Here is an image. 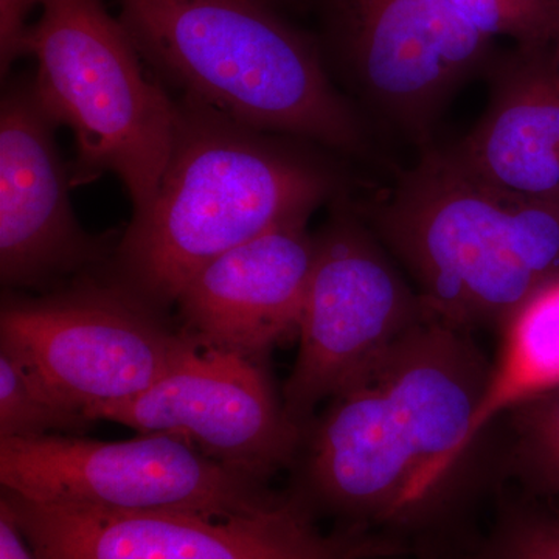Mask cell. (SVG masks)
I'll return each mask as SVG.
<instances>
[{
	"mask_svg": "<svg viewBox=\"0 0 559 559\" xmlns=\"http://www.w3.org/2000/svg\"><path fill=\"white\" fill-rule=\"evenodd\" d=\"M46 0H0V62L5 73L24 55V40L31 25L28 16Z\"/></svg>",
	"mask_w": 559,
	"mask_h": 559,
	"instance_id": "cell-20",
	"label": "cell"
},
{
	"mask_svg": "<svg viewBox=\"0 0 559 559\" xmlns=\"http://www.w3.org/2000/svg\"><path fill=\"white\" fill-rule=\"evenodd\" d=\"M0 484L31 502L106 511L234 516L278 502L266 481L164 432L127 441L73 433L0 439Z\"/></svg>",
	"mask_w": 559,
	"mask_h": 559,
	"instance_id": "cell-7",
	"label": "cell"
},
{
	"mask_svg": "<svg viewBox=\"0 0 559 559\" xmlns=\"http://www.w3.org/2000/svg\"><path fill=\"white\" fill-rule=\"evenodd\" d=\"M511 462L521 476L559 495V389L510 412Z\"/></svg>",
	"mask_w": 559,
	"mask_h": 559,
	"instance_id": "cell-17",
	"label": "cell"
},
{
	"mask_svg": "<svg viewBox=\"0 0 559 559\" xmlns=\"http://www.w3.org/2000/svg\"><path fill=\"white\" fill-rule=\"evenodd\" d=\"M481 35L509 36L521 49L543 50L554 40L559 0H452Z\"/></svg>",
	"mask_w": 559,
	"mask_h": 559,
	"instance_id": "cell-18",
	"label": "cell"
},
{
	"mask_svg": "<svg viewBox=\"0 0 559 559\" xmlns=\"http://www.w3.org/2000/svg\"><path fill=\"white\" fill-rule=\"evenodd\" d=\"M333 191L318 162L186 97L159 190L121 237L114 280L167 311L202 267L280 224L310 219Z\"/></svg>",
	"mask_w": 559,
	"mask_h": 559,
	"instance_id": "cell-2",
	"label": "cell"
},
{
	"mask_svg": "<svg viewBox=\"0 0 559 559\" xmlns=\"http://www.w3.org/2000/svg\"><path fill=\"white\" fill-rule=\"evenodd\" d=\"M24 55L38 62L33 91L47 116L75 135L72 187L112 173L148 212L167 170L179 103L143 72L138 47L102 0H46Z\"/></svg>",
	"mask_w": 559,
	"mask_h": 559,
	"instance_id": "cell-5",
	"label": "cell"
},
{
	"mask_svg": "<svg viewBox=\"0 0 559 559\" xmlns=\"http://www.w3.org/2000/svg\"><path fill=\"white\" fill-rule=\"evenodd\" d=\"M555 50L554 53H551V57H554L555 64H557V68L559 70V20H558V27L557 33H555Z\"/></svg>",
	"mask_w": 559,
	"mask_h": 559,
	"instance_id": "cell-22",
	"label": "cell"
},
{
	"mask_svg": "<svg viewBox=\"0 0 559 559\" xmlns=\"http://www.w3.org/2000/svg\"><path fill=\"white\" fill-rule=\"evenodd\" d=\"M429 316L369 234L345 216L334 219L316 238L299 355L282 393L286 414L305 432L319 404Z\"/></svg>",
	"mask_w": 559,
	"mask_h": 559,
	"instance_id": "cell-8",
	"label": "cell"
},
{
	"mask_svg": "<svg viewBox=\"0 0 559 559\" xmlns=\"http://www.w3.org/2000/svg\"><path fill=\"white\" fill-rule=\"evenodd\" d=\"M500 329L499 356L489 367L457 462L496 419L559 389V275L522 301Z\"/></svg>",
	"mask_w": 559,
	"mask_h": 559,
	"instance_id": "cell-15",
	"label": "cell"
},
{
	"mask_svg": "<svg viewBox=\"0 0 559 559\" xmlns=\"http://www.w3.org/2000/svg\"><path fill=\"white\" fill-rule=\"evenodd\" d=\"M373 221L432 318L502 325L559 275V204L492 186L450 150H429L374 205Z\"/></svg>",
	"mask_w": 559,
	"mask_h": 559,
	"instance_id": "cell-3",
	"label": "cell"
},
{
	"mask_svg": "<svg viewBox=\"0 0 559 559\" xmlns=\"http://www.w3.org/2000/svg\"><path fill=\"white\" fill-rule=\"evenodd\" d=\"M349 57L367 94L415 131L487 57L491 39L452 0H341Z\"/></svg>",
	"mask_w": 559,
	"mask_h": 559,
	"instance_id": "cell-12",
	"label": "cell"
},
{
	"mask_svg": "<svg viewBox=\"0 0 559 559\" xmlns=\"http://www.w3.org/2000/svg\"><path fill=\"white\" fill-rule=\"evenodd\" d=\"M307 224H280L202 267L175 305L191 340L261 360L297 336L316 255Z\"/></svg>",
	"mask_w": 559,
	"mask_h": 559,
	"instance_id": "cell-13",
	"label": "cell"
},
{
	"mask_svg": "<svg viewBox=\"0 0 559 559\" xmlns=\"http://www.w3.org/2000/svg\"><path fill=\"white\" fill-rule=\"evenodd\" d=\"M38 559H359L352 538L320 535L299 500L234 516L49 506L3 491Z\"/></svg>",
	"mask_w": 559,
	"mask_h": 559,
	"instance_id": "cell-9",
	"label": "cell"
},
{
	"mask_svg": "<svg viewBox=\"0 0 559 559\" xmlns=\"http://www.w3.org/2000/svg\"><path fill=\"white\" fill-rule=\"evenodd\" d=\"M0 559H38L3 498L0 500Z\"/></svg>",
	"mask_w": 559,
	"mask_h": 559,
	"instance_id": "cell-21",
	"label": "cell"
},
{
	"mask_svg": "<svg viewBox=\"0 0 559 559\" xmlns=\"http://www.w3.org/2000/svg\"><path fill=\"white\" fill-rule=\"evenodd\" d=\"M489 367L466 331L419 322L305 430L308 492L369 520L417 509L457 466Z\"/></svg>",
	"mask_w": 559,
	"mask_h": 559,
	"instance_id": "cell-1",
	"label": "cell"
},
{
	"mask_svg": "<svg viewBox=\"0 0 559 559\" xmlns=\"http://www.w3.org/2000/svg\"><path fill=\"white\" fill-rule=\"evenodd\" d=\"M91 418L170 433L263 481L293 463L305 437L261 360L219 348H194L145 392Z\"/></svg>",
	"mask_w": 559,
	"mask_h": 559,
	"instance_id": "cell-10",
	"label": "cell"
},
{
	"mask_svg": "<svg viewBox=\"0 0 559 559\" xmlns=\"http://www.w3.org/2000/svg\"><path fill=\"white\" fill-rule=\"evenodd\" d=\"M452 156L479 178L528 200L559 204V70L522 49L499 70L491 105Z\"/></svg>",
	"mask_w": 559,
	"mask_h": 559,
	"instance_id": "cell-14",
	"label": "cell"
},
{
	"mask_svg": "<svg viewBox=\"0 0 559 559\" xmlns=\"http://www.w3.org/2000/svg\"><path fill=\"white\" fill-rule=\"evenodd\" d=\"M142 58L191 100L260 131L355 151L358 117L318 53L261 0H117Z\"/></svg>",
	"mask_w": 559,
	"mask_h": 559,
	"instance_id": "cell-4",
	"label": "cell"
},
{
	"mask_svg": "<svg viewBox=\"0 0 559 559\" xmlns=\"http://www.w3.org/2000/svg\"><path fill=\"white\" fill-rule=\"evenodd\" d=\"M198 347L167 311L117 280H81L35 299L5 297L0 310V349L90 418L145 392Z\"/></svg>",
	"mask_w": 559,
	"mask_h": 559,
	"instance_id": "cell-6",
	"label": "cell"
},
{
	"mask_svg": "<svg viewBox=\"0 0 559 559\" xmlns=\"http://www.w3.org/2000/svg\"><path fill=\"white\" fill-rule=\"evenodd\" d=\"M21 360L0 349V439L83 432L92 425Z\"/></svg>",
	"mask_w": 559,
	"mask_h": 559,
	"instance_id": "cell-16",
	"label": "cell"
},
{
	"mask_svg": "<svg viewBox=\"0 0 559 559\" xmlns=\"http://www.w3.org/2000/svg\"><path fill=\"white\" fill-rule=\"evenodd\" d=\"M500 559H559V520L524 518L511 530Z\"/></svg>",
	"mask_w": 559,
	"mask_h": 559,
	"instance_id": "cell-19",
	"label": "cell"
},
{
	"mask_svg": "<svg viewBox=\"0 0 559 559\" xmlns=\"http://www.w3.org/2000/svg\"><path fill=\"white\" fill-rule=\"evenodd\" d=\"M57 123L33 84L17 83L0 108V278L43 289L87 270L108 246L84 231L70 204L72 179L55 140Z\"/></svg>",
	"mask_w": 559,
	"mask_h": 559,
	"instance_id": "cell-11",
	"label": "cell"
}]
</instances>
